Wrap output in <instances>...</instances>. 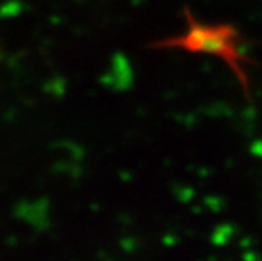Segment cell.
Segmentation results:
<instances>
[{"label":"cell","instance_id":"1","mask_svg":"<svg viewBox=\"0 0 262 261\" xmlns=\"http://www.w3.org/2000/svg\"><path fill=\"white\" fill-rule=\"evenodd\" d=\"M196 31V29H194ZM202 39H193L188 36L186 46L193 49H200V51H206L211 54H224L230 59V54L235 53V49L232 48L230 39L225 36V29H200L196 31Z\"/></svg>","mask_w":262,"mask_h":261}]
</instances>
